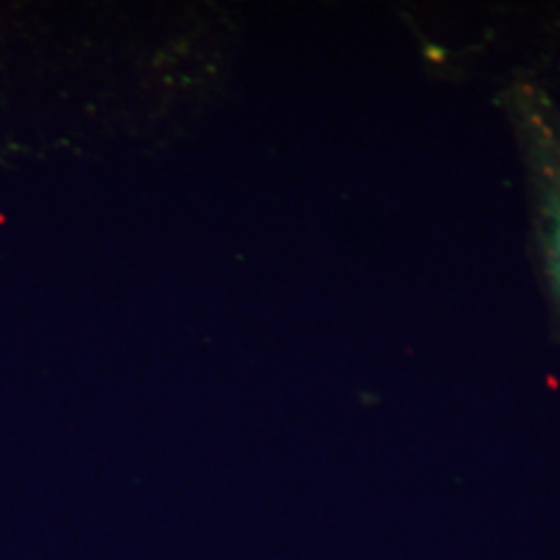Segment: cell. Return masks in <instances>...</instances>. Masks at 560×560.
Masks as SVG:
<instances>
[{"instance_id":"obj_1","label":"cell","mask_w":560,"mask_h":560,"mask_svg":"<svg viewBox=\"0 0 560 560\" xmlns=\"http://www.w3.org/2000/svg\"><path fill=\"white\" fill-rule=\"evenodd\" d=\"M502 108L523 166L544 298L560 330V104L538 83L517 80L504 90Z\"/></svg>"}]
</instances>
